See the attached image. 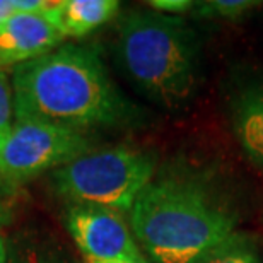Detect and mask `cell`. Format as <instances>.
I'll return each instance as SVG.
<instances>
[{
  "mask_svg": "<svg viewBox=\"0 0 263 263\" xmlns=\"http://www.w3.org/2000/svg\"><path fill=\"white\" fill-rule=\"evenodd\" d=\"M62 219L67 233L81 251L82 263L147 260L123 212L101 205L67 203Z\"/></svg>",
  "mask_w": 263,
  "mask_h": 263,
  "instance_id": "cell-6",
  "label": "cell"
},
{
  "mask_svg": "<svg viewBox=\"0 0 263 263\" xmlns=\"http://www.w3.org/2000/svg\"><path fill=\"white\" fill-rule=\"evenodd\" d=\"M128 222L151 263H197L238 233V212L205 175L190 170L156 173Z\"/></svg>",
  "mask_w": 263,
  "mask_h": 263,
  "instance_id": "cell-2",
  "label": "cell"
},
{
  "mask_svg": "<svg viewBox=\"0 0 263 263\" xmlns=\"http://www.w3.org/2000/svg\"><path fill=\"white\" fill-rule=\"evenodd\" d=\"M17 2L15 0H0V24L4 23L5 19H9L10 15L17 14Z\"/></svg>",
  "mask_w": 263,
  "mask_h": 263,
  "instance_id": "cell-15",
  "label": "cell"
},
{
  "mask_svg": "<svg viewBox=\"0 0 263 263\" xmlns=\"http://www.w3.org/2000/svg\"><path fill=\"white\" fill-rule=\"evenodd\" d=\"M65 36L45 12H17L0 24V68L7 70L50 53Z\"/></svg>",
  "mask_w": 263,
  "mask_h": 263,
  "instance_id": "cell-7",
  "label": "cell"
},
{
  "mask_svg": "<svg viewBox=\"0 0 263 263\" xmlns=\"http://www.w3.org/2000/svg\"><path fill=\"white\" fill-rule=\"evenodd\" d=\"M120 10L118 0H59L45 15L67 38H82L109 23Z\"/></svg>",
  "mask_w": 263,
  "mask_h": 263,
  "instance_id": "cell-9",
  "label": "cell"
},
{
  "mask_svg": "<svg viewBox=\"0 0 263 263\" xmlns=\"http://www.w3.org/2000/svg\"><path fill=\"white\" fill-rule=\"evenodd\" d=\"M15 120H36L91 132L142 123V111L123 96L94 46L64 43L15 67Z\"/></svg>",
  "mask_w": 263,
  "mask_h": 263,
  "instance_id": "cell-1",
  "label": "cell"
},
{
  "mask_svg": "<svg viewBox=\"0 0 263 263\" xmlns=\"http://www.w3.org/2000/svg\"><path fill=\"white\" fill-rule=\"evenodd\" d=\"M157 173L154 152L132 145L101 147L51 171L48 185L67 203H89L128 214Z\"/></svg>",
  "mask_w": 263,
  "mask_h": 263,
  "instance_id": "cell-4",
  "label": "cell"
},
{
  "mask_svg": "<svg viewBox=\"0 0 263 263\" xmlns=\"http://www.w3.org/2000/svg\"><path fill=\"white\" fill-rule=\"evenodd\" d=\"M0 263H9V239L0 233Z\"/></svg>",
  "mask_w": 263,
  "mask_h": 263,
  "instance_id": "cell-16",
  "label": "cell"
},
{
  "mask_svg": "<svg viewBox=\"0 0 263 263\" xmlns=\"http://www.w3.org/2000/svg\"><path fill=\"white\" fill-rule=\"evenodd\" d=\"M9 222H10V210L7 209V205L0 200V228H4V226Z\"/></svg>",
  "mask_w": 263,
  "mask_h": 263,
  "instance_id": "cell-17",
  "label": "cell"
},
{
  "mask_svg": "<svg viewBox=\"0 0 263 263\" xmlns=\"http://www.w3.org/2000/svg\"><path fill=\"white\" fill-rule=\"evenodd\" d=\"M231 125L245 156L263 173V82L250 84L233 98Z\"/></svg>",
  "mask_w": 263,
  "mask_h": 263,
  "instance_id": "cell-8",
  "label": "cell"
},
{
  "mask_svg": "<svg viewBox=\"0 0 263 263\" xmlns=\"http://www.w3.org/2000/svg\"><path fill=\"white\" fill-rule=\"evenodd\" d=\"M147 5L156 12L166 15H178V17H181V14L192 12L195 9V2H192V0H151V2H147Z\"/></svg>",
  "mask_w": 263,
  "mask_h": 263,
  "instance_id": "cell-14",
  "label": "cell"
},
{
  "mask_svg": "<svg viewBox=\"0 0 263 263\" xmlns=\"http://www.w3.org/2000/svg\"><path fill=\"white\" fill-rule=\"evenodd\" d=\"M115 57L128 81L159 108L181 111L195 98L200 45L186 19L128 10L118 19Z\"/></svg>",
  "mask_w": 263,
  "mask_h": 263,
  "instance_id": "cell-3",
  "label": "cell"
},
{
  "mask_svg": "<svg viewBox=\"0 0 263 263\" xmlns=\"http://www.w3.org/2000/svg\"><path fill=\"white\" fill-rule=\"evenodd\" d=\"M258 2L251 0H209V2H195V14L203 19H214V21H236L251 10ZM192 10V12H193Z\"/></svg>",
  "mask_w": 263,
  "mask_h": 263,
  "instance_id": "cell-12",
  "label": "cell"
},
{
  "mask_svg": "<svg viewBox=\"0 0 263 263\" xmlns=\"http://www.w3.org/2000/svg\"><path fill=\"white\" fill-rule=\"evenodd\" d=\"M132 263H151L149 260H142V261H132Z\"/></svg>",
  "mask_w": 263,
  "mask_h": 263,
  "instance_id": "cell-18",
  "label": "cell"
},
{
  "mask_svg": "<svg viewBox=\"0 0 263 263\" xmlns=\"http://www.w3.org/2000/svg\"><path fill=\"white\" fill-rule=\"evenodd\" d=\"M197 263H261L255 239L246 233H234L224 243L215 246Z\"/></svg>",
  "mask_w": 263,
  "mask_h": 263,
  "instance_id": "cell-11",
  "label": "cell"
},
{
  "mask_svg": "<svg viewBox=\"0 0 263 263\" xmlns=\"http://www.w3.org/2000/svg\"><path fill=\"white\" fill-rule=\"evenodd\" d=\"M15 122L12 79L7 70L0 68V144L7 137Z\"/></svg>",
  "mask_w": 263,
  "mask_h": 263,
  "instance_id": "cell-13",
  "label": "cell"
},
{
  "mask_svg": "<svg viewBox=\"0 0 263 263\" xmlns=\"http://www.w3.org/2000/svg\"><path fill=\"white\" fill-rule=\"evenodd\" d=\"M92 149L94 139L87 132L36 120H15L0 144V192H17Z\"/></svg>",
  "mask_w": 263,
  "mask_h": 263,
  "instance_id": "cell-5",
  "label": "cell"
},
{
  "mask_svg": "<svg viewBox=\"0 0 263 263\" xmlns=\"http://www.w3.org/2000/svg\"><path fill=\"white\" fill-rule=\"evenodd\" d=\"M9 263H77L55 239L41 234H19L9 241Z\"/></svg>",
  "mask_w": 263,
  "mask_h": 263,
  "instance_id": "cell-10",
  "label": "cell"
}]
</instances>
